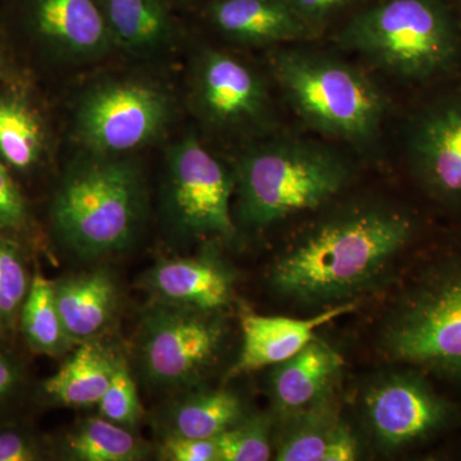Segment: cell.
<instances>
[{
    "label": "cell",
    "mask_w": 461,
    "mask_h": 461,
    "mask_svg": "<svg viewBox=\"0 0 461 461\" xmlns=\"http://www.w3.org/2000/svg\"><path fill=\"white\" fill-rule=\"evenodd\" d=\"M357 303L330 306L309 318L269 317L257 314L247 305L240 308L242 342L238 359L227 379L240 377L285 362L315 338V332L330 321L353 313Z\"/></svg>",
    "instance_id": "5bb4252c"
},
{
    "label": "cell",
    "mask_w": 461,
    "mask_h": 461,
    "mask_svg": "<svg viewBox=\"0 0 461 461\" xmlns=\"http://www.w3.org/2000/svg\"><path fill=\"white\" fill-rule=\"evenodd\" d=\"M281 421L276 460L353 461L362 455L359 437L342 420L335 393Z\"/></svg>",
    "instance_id": "e0dca14e"
},
{
    "label": "cell",
    "mask_w": 461,
    "mask_h": 461,
    "mask_svg": "<svg viewBox=\"0 0 461 461\" xmlns=\"http://www.w3.org/2000/svg\"><path fill=\"white\" fill-rule=\"evenodd\" d=\"M247 414V406L235 391H195L169 406L163 417L165 436L215 438Z\"/></svg>",
    "instance_id": "7402d4cb"
},
{
    "label": "cell",
    "mask_w": 461,
    "mask_h": 461,
    "mask_svg": "<svg viewBox=\"0 0 461 461\" xmlns=\"http://www.w3.org/2000/svg\"><path fill=\"white\" fill-rule=\"evenodd\" d=\"M357 406L366 437L384 454L423 444L456 418L453 403L411 366L373 375L360 390Z\"/></svg>",
    "instance_id": "30bf717a"
},
{
    "label": "cell",
    "mask_w": 461,
    "mask_h": 461,
    "mask_svg": "<svg viewBox=\"0 0 461 461\" xmlns=\"http://www.w3.org/2000/svg\"><path fill=\"white\" fill-rule=\"evenodd\" d=\"M99 415L115 424L133 429L140 423L142 405L138 387L126 362L120 357L111 384L98 402Z\"/></svg>",
    "instance_id": "83f0119b"
},
{
    "label": "cell",
    "mask_w": 461,
    "mask_h": 461,
    "mask_svg": "<svg viewBox=\"0 0 461 461\" xmlns=\"http://www.w3.org/2000/svg\"><path fill=\"white\" fill-rule=\"evenodd\" d=\"M60 455L74 461H138L148 455L147 442L132 429L103 417H90L67 432Z\"/></svg>",
    "instance_id": "603a6c76"
},
{
    "label": "cell",
    "mask_w": 461,
    "mask_h": 461,
    "mask_svg": "<svg viewBox=\"0 0 461 461\" xmlns=\"http://www.w3.org/2000/svg\"><path fill=\"white\" fill-rule=\"evenodd\" d=\"M224 312L157 302L139 329L141 375L159 390L193 388L217 364L229 336Z\"/></svg>",
    "instance_id": "52a82bcc"
},
{
    "label": "cell",
    "mask_w": 461,
    "mask_h": 461,
    "mask_svg": "<svg viewBox=\"0 0 461 461\" xmlns=\"http://www.w3.org/2000/svg\"><path fill=\"white\" fill-rule=\"evenodd\" d=\"M232 169L186 133L166 154L163 212L173 232L185 239L233 241L238 224L233 213Z\"/></svg>",
    "instance_id": "ba28073f"
},
{
    "label": "cell",
    "mask_w": 461,
    "mask_h": 461,
    "mask_svg": "<svg viewBox=\"0 0 461 461\" xmlns=\"http://www.w3.org/2000/svg\"><path fill=\"white\" fill-rule=\"evenodd\" d=\"M275 415L248 414L235 426L215 437L218 461H267L271 459Z\"/></svg>",
    "instance_id": "484cf974"
},
{
    "label": "cell",
    "mask_w": 461,
    "mask_h": 461,
    "mask_svg": "<svg viewBox=\"0 0 461 461\" xmlns=\"http://www.w3.org/2000/svg\"><path fill=\"white\" fill-rule=\"evenodd\" d=\"M114 47L139 57L163 53L175 25L163 0H98Z\"/></svg>",
    "instance_id": "44dd1931"
},
{
    "label": "cell",
    "mask_w": 461,
    "mask_h": 461,
    "mask_svg": "<svg viewBox=\"0 0 461 461\" xmlns=\"http://www.w3.org/2000/svg\"><path fill=\"white\" fill-rule=\"evenodd\" d=\"M47 135L41 115L25 96L0 94V158L11 168L30 171L44 154Z\"/></svg>",
    "instance_id": "cb8c5ba5"
},
{
    "label": "cell",
    "mask_w": 461,
    "mask_h": 461,
    "mask_svg": "<svg viewBox=\"0 0 461 461\" xmlns=\"http://www.w3.org/2000/svg\"><path fill=\"white\" fill-rule=\"evenodd\" d=\"M190 105L218 132L266 131L273 122L271 96L262 76L227 51L204 47L191 65Z\"/></svg>",
    "instance_id": "8fae6325"
},
{
    "label": "cell",
    "mask_w": 461,
    "mask_h": 461,
    "mask_svg": "<svg viewBox=\"0 0 461 461\" xmlns=\"http://www.w3.org/2000/svg\"><path fill=\"white\" fill-rule=\"evenodd\" d=\"M18 323L27 345L35 353L57 357L76 345L67 335L58 311L53 281L41 273L33 275Z\"/></svg>",
    "instance_id": "d4e9b609"
},
{
    "label": "cell",
    "mask_w": 461,
    "mask_h": 461,
    "mask_svg": "<svg viewBox=\"0 0 461 461\" xmlns=\"http://www.w3.org/2000/svg\"><path fill=\"white\" fill-rule=\"evenodd\" d=\"M345 362L329 342L315 336L304 348L269 373L273 415L282 420L335 393V384Z\"/></svg>",
    "instance_id": "2e32d148"
},
{
    "label": "cell",
    "mask_w": 461,
    "mask_h": 461,
    "mask_svg": "<svg viewBox=\"0 0 461 461\" xmlns=\"http://www.w3.org/2000/svg\"><path fill=\"white\" fill-rule=\"evenodd\" d=\"M120 357L99 344L81 342L54 375L42 384V395L50 403L67 408L98 405L113 377Z\"/></svg>",
    "instance_id": "ffe728a7"
},
{
    "label": "cell",
    "mask_w": 461,
    "mask_h": 461,
    "mask_svg": "<svg viewBox=\"0 0 461 461\" xmlns=\"http://www.w3.org/2000/svg\"><path fill=\"white\" fill-rule=\"evenodd\" d=\"M23 382L20 364L0 348V406L17 395Z\"/></svg>",
    "instance_id": "d6a6232c"
},
{
    "label": "cell",
    "mask_w": 461,
    "mask_h": 461,
    "mask_svg": "<svg viewBox=\"0 0 461 461\" xmlns=\"http://www.w3.org/2000/svg\"><path fill=\"white\" fill-rule=\"evenodd\" d=\"M5 65H7V60H5V50L0 42V75L5 74Z\"/></svg>",
    "instance_id": "836d02e7"
},
{
    "label": "cell",
    "mask_w": 461,
    "mask_h": 461,
    "mask_svg": "<svg viewBox=\"0 0 461 461\" xmlns=\"http://www.w3.org/2000/svg\"><path fill=\"white\" fill-rule=\"evenodd\" d=\"M339 42L388 75L411 81L444 74L460 50L459 26L446 0H384L351 18Z\"/></svg>",
    "instance_id": "5b68a950"
},
{
    "label": "cell",
    "mask_w": 461,
    "mask_h": 461,
    "mask_svg": "<svg viewBox=\"0 0 461 461\" xmlns=\"http://www.w3.org/2000/svg\"><path fill=\"white\" fill-rule=\"evenodd\" d=\"M272 72L290 107L315 131L355 147L378 138L386 96L362 69L321 51L284 50L273 57Z\"/></svg>",
    "instance_id": "277c9868"
},
{
    "label": "cell",
    "mask_w": 461,
    "mask_h": 461,
    "mask_svg": "<svg viewBox=\"0 0 461 461\" xmlns=\"http://www.w3.org/2000/svg\"><path fill=\"white\" fill-rule=\"evenodd\" d=\"M32 281L20 249L0 235V335L12 332L20 321Z\"/></svg>",
    "instance_id": "4316f807"
},
{
    "label": "cell",
    "mask_w": 461,
    "mask_h": 461,
    "mask_svg": "<svg viewBox=\"0 0 461 461\" xmlns=\"http://www.w3.org/2000/svg\"><path fill=\"white\" fill-rule=\"evenodd\" d=\"M233 285L232 271L213 251L160 260L141 280L157 302L208 312H224L230 306Z\"/></svg>",
    "instance_id": "9a60e30c"
},
{
    "label": "cell",
    "mask_w": 461,
    "mask_h": 461,
    "mask_svg": "<svg viewBox=\"0 0 461 461\" xmlns=\"http://www.w3.org/2000/svg\"><path fill=\"white\" fill-rule=\"evenodd\" d=\"M175 115L172 96L147 81L113 78L85 90L74 133L86 153L129 156L159 140Z\"/></svg>",
    "instance_id": "9c48e42d"
},
{
    "label": "cell",
    "mask_w": 461,
    "mask_h": 461,
    "mask_svg": "<svg viewBox=\"0 0 461 461\" xmlns=\"http://www.w3.org/2000/svg\"><path fill=\"white\" fill-rule=\"evenodd\" d=\"M47 448L38 436L21 429H0V461H38Z\"/></svg>",
    "instance_id": "f546056e"
},
{
    "label": "cell",
    "mask_w": 461,
    "mask_h": 461,
    "mask_svg": "<svg viewBox=\"0 0 461 461\" xmlns=\"http://www.w3.org/2000/svg\"><path fill=\"white\" fill-rule=\"evenodd\" d=\"M406 157L432 198L461 205V96L433 103L412 120Z\"/></svg>",
    "instance_id": "7c38bea8"
},
{
    "label": "cell",
    "mask_w": 461,
    "mask_h": 461,
    "mask_svg": "<svg viewBox=\"0 0 461 461\" xmlns=\"http://www.w3.org/2000/svg\"><path fill=\"white\" fill-rule=\"evenodd\" d=\"M67 335L76 345L104 335L117 315L120 290L108 269L69 276L53 282Z\"/></svg>",
    "instance_id": "ac0fdd59"
},
{
    "label": "cell",
    "mask_w": 461,
    "mask_h": 461,
    "mask_svg": "<svg viewBox=\"0 0 461 461\" xmlns=\"http://www.w3.org/2000/svg\"><path fill=\"white\" fill-rule=\"evenodd\" d=\"M232 172L236 224L253 232L332 204L353 178V167L336 149L300 139L248 149Z\"/></svg>",
    "instance_id": "7a4b0ae2"
},
{
    "label": "cell",
    "mask_w": 461,
    "mask_h": 461,
    "mask_svg": "<svg viewBox=\"0 0 461 461\" xmlns=\"http://www.w3.org/2000/svg\"><path fill=\"white\" fill-rule=\"evenodd\" d=\"M27 218L25 200L0 158V230H20Z\"/></svg>",
    "instance_id": "4dcf8cb0"
},
{
    "label": "cell",
    "mask_w": 461,
    "mask_h": 461,
    "mask_svg": "<svg viewBox=\"0 0 461 461\" xmlns=\"http://www.w3.org/2000/svg\"><path fill=\"white\" fill-rule=\"evenodd\" d=\"M309 29L326 23L330 17L351 7L357 0H284Z\"/></svg>",
    "instance_id": "1f68e13d"
},
{
    "label": "cell",
    "mask_w": 461,
    "mask_h": 461,
    "mask_svg": "<svg viewBox=\"0 0 461 461\" xmlns=\"http://www.w3.org/2000/svg\"><path fill=\"white\" fill-rule=\"evenodd\" d=\"M159 459L166 461H218L215 438L165 436L159 446Z\"/></svg>",
    "instance_id": "f1b7e54d"
},
{
    "label": "cell",
    "mask_w": 461,
    "mask_h": 461,
    "mask_svg": "<svg viewBox=\"0 0 461 461\" xmlns=\"http://www.w3.org/2000/svg\"><path fill=\"white\" fill-rule=\"evenodd\" d=\"M377 346L391 362L461 382V259L430 267L400 294Z\"/></svg>",
    "instance_id": "8992f818"
},
{
    "label": "cell",
    "mask_w": 461,
    "mask_h": 461,
    "mask_svg": "<svg viewBox=\"0 0 461 461\" xmlns=\"http://www.w3.org/2000/svg\"><path fill=\"white\" fill-rule=\"evenodd\" d=\"M145 211L140 165L126 156L87 153L63 176L50 218L66 248L84 259H94L130 247Z\"/></svg>",
    "instance_id": "3957f363"
},
{
    "label": "cell",
    "mask_w": 461,
    "mask_h": 461,
    "mask_svg": "<svg viewBox=\"0 0 461 461\" xmlns=\"http://www.w3.org/2000/svg\"><path fill=\"white\" fill-rule=\"evenodd\" d=\"M27 25L58 57L100 59L114 48L98 0H21Z\"/></svg>",
    "instance_id": "4fadbf2b"
},
{
    "label": "cell",
    "mask_w": 461,
    "mask_h": 461,
    "mask_svg": "<svg viewBox=\"0 0 461 461\" xmlns=\"http://www.w3.org/2000/svg\"><path fill=\"white\" fill-rule=\"evenodd\" d=\"M209 18L224 38L244 45L293 42L312 32L284 0H214Z\"/></svg>",
    "instance_id": "d6986e66"
},
{
    "label": "cell",
    "mask_w": 461,
    "mask_h": 461,
    "mask_svg": "<svg viewBox=\"0 0 461 461\" xmlns=\"http://www.w3.org/2000/svg\"><path fill=\"white\" fill-rule=\"evenodd\" d=\"M323 209L288 240L267 277L276 296L320 311L381 286L415 233L411 215L390 203L351 200Z\"/></svg>",
    "instance_id": "6da1fadb"
}]
</instances>
